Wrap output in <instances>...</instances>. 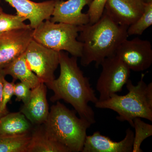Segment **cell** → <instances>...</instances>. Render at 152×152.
<instances>
[{
    "label": "cell",
    "mask_w": 152,
    "mask_h": 152,
    "mask_svg": "<svg viewBox=\"0 0 152 152\" xmlns=\"http://www.w3.org/2000/svg\"><path fill=\"white\" fill-rule=\"evenodd\" d=\"M26 19L24 17L16 15L0 13V34L22 29L30 28V25L26 24L24 21Z\"/></svg>",
    "instance_id": "cell-21"
},
{
    "label": "cell",
    "mask_w": 152,
    "mask_h": 152,
    "mask_svg": "<svg viewBox=\"0 0 152 152\" xmlns=\"http://www.w3.org/2000/svg\"><path fill=\"white\" fill-rule=\"evenodd\" d=\"M24 53L2 70L6 75H10L13 78L14 80H19L33 89L42 83L28 66Z\"/></svg>",
    "instance_id": "cell-16"
},
{
    "label": "cell",
    "mask_w": 152,
    "mask_h": 152,
    "mask_svg": "<svg viewBox=\"0 0 152 152\" xmlns=\"http://www.w3.org/2000/svg\"><path fill=\"white\" fill-rule=\"evenodd\" d=\"M128 27L117 24L104 11L97 22L81 26L77 38L83 44L81 64L86 67L95 62L98 68L106 58L115 56L129 37Z\"/></svg>",
    "instance_id": "cell-2"
},
{
    "label": "cell",
    "mask_w": 152,
    "mask_h": 152,
    "mask_svg": "<svg viewBox=\"0 0 152 152\" xmlns=\"http://www.w3.org/2000/svg\"><path fill=\"white\" fill-rule=\"evenodd\" d=\"M142 1L145 3H148L152 2V0H142Z\"/></svg>",
    "instance_id": "cell-26"
},
{
    "label": "cell",
    "mask_w": 152,
    "mask_h": 152,
    "mask_svg": "<svg viewBox=\"0 0 152 152\" xmlns=\"http://www.w3.org/2000/svg\"><path fill=\"white\" fill-rule=\"evenodd\" d=\"M133 127L135 132L134 135L132 152H143L141 149L142 142L152 135V125L147 124L137 118L133 120Z\"/></svg>",
    "instance_id": "cell-20"
},
{
    "label": "cell",
    "mask_w": 152,
    "mask_h": 152,
    "mask_svg": "<svg viewBox=\"0 0 152 152\" xmlns=\"http://www.w3.org/2000/svg\"><path fill=\"white\" fill-rule=\"evenodd\" d=\"M15 9L17 14L30 21L31 28H36L42 22L50 20L56 0L36 3L31 0H4Z\"/></svg>",
    "instance_id": "cell-13"
},
{
    "label": "cell",
    "mask_w": 152,
    "mask_h": 152,
    "mask_svg": "<svg viewBox=\"0 0 152 152\" xmlns=\"http://www.w3.org/2000/svg\"><path fill=\"white\" fill-rule=\"evenodd\" d=\"M28 66L47 85L55 78V71L59 65V52L44 46L33 39L24 53Z\"/></svg>",
    "instance_id": "cell-7"
},
{
    "label": "cell",
    "mask_w": 152,
    "mask_h": 152,
    "mask_svg": "<svg viewBox=\"0 0 152 152\" xmlns=\"http://www.w3.org/2000/svg\"><path fill=\"white\" fill-rule=\"evenodd\" d=\"M102 70L96 85L98 101L106 100L122 91L130 77L131 70L116 56L106 58L101 63Z\"/></svg>",
    "instance_id": "cell-6"
},
{
    "label": "cell",
    "mask_w": 152,
    "mask_h": 152,
    "mask_svg": "<svg viewBox=\"0 0 152 152\" xmlns=\"http://www.w3.org/2000/svg\"><path fill=\"white\" fill-rule=\"evenodd\" d=\"M3 12L2 9V8L1 7V6H0V13H1L2 12Z\"/></svg>",
    "instance_id": "cell-27"
},
{
    "label": "cell",
    "mask_w": 152,
    "mask_h": 152,
    "mask_svg": "<svg viewBox=\"0 0 152 152\" xmlns=\"http://www.w3.org/2000/svg\"><path fill=\"white\" fill-rule=\"evenodd\" d=\"M142 0H107L104 11L118 24L130 26L143 13Z\"/></svg>",
    "instance_id": "cell-11"
},
{
    "label": "cell",
    "mask_w": 152,
    "mask_h": 152,
    "mask_svg": "<svg viewBox=\"0 0 152 152\" xmlns=\"http://www.w3.org/2000/svg\"><path fill=\"white\" fill-rule=\"evenodd\" d=\"M134 135L129 128L126 131L124 138L117 142L97 131L86 136L82 152H132Z\"/></svg>",
    "instance_id": "cell-12"
},
{
    "label": "cell",
    "mask_w": 152,
    "mask_h": 152,
    "mask_svg": "<svg viewBox=\"0 0 152 152\" xmlns=\"http://www.w3.org/2000/svg\"><path fill=\"white\" fill-rule=\"evenodd\" d=\"M142 74L137 84H133L129 80L126 84L129 92L124 96L117 94L106 100L98 101L96 108L110 109L116 112L118 121H127L133 127V120L142 118L152 121V83L148 85L144 81Z\"/></svg>",
    "instance_id": "cell-4"
},
{
    "label": "cell",
    "mask_w": 152,
    "mask_h": 152,
    "mask_svg": "<svg viewBox=\"0 0 152 152\" xmlns=\"http://www.w3.org/2000/svg\"><path fill=\"white\" fill-rule=\"evenodd\" d=\"M152 25V2L146 3L143 13L134 23L128 27V36L142 35Z\"/></svg>",
    "instance_id": "cell-19"
},
{
    "label": "cell",
    "mask_w": 152,
    "mask_h": 152,
    "mask_svg": "<svg viewBox=\"0 0 152 152\" xmlns=\"http://www.w3.org/2000/svg\"><path fill=\"white\" fill-rule=\"evenodd\" d=\"M33 125L20 112L10 113L0 118V135L14 136L31 132Z\"/></svg>",
    "instance_id": "cell-15"
},
{
    "label": "cell",
    "mask_w": 152,
    "mask_h": 152,
    "mask_svg": "<svg viewBox=\"0 0 152 152\" xmlns=\"http://www.w3.org/2000/svg\"><path fill=\"white\" fill-rule=\"evenodd\" d=\"M107 0H93L89 6L88 13L89 17L90 24H94L101 18L104 10Z\"/></svg>",
    "instance_id": "cell-22"
},
{
    "label": "cell",
    "mask_w": 152,
    "mask_h": 152,
    "mask_svg": "<svg viewBox=\"0 0 152 152\" xmlns=\"http://www.w3.org/2000/svg\"><path fill=\"white\" fill-rule=\"evenodd\" d=\"M31 132L18 135H0V152H27Z\"/></svg>",
    "instance_id": "cell-18"
},
{
    "label": "cell",
    "mask_w": 152,
    "mask_h": 152,
    "mask_svg": "<svg viewBox=\"0 0 152 152\" xmlns=\"http://www.w3.org/2000/svg\"><path fill=\"white\" fill-rule=\"evenodd\" d=\"M6 76V75L4 73L3 70H0V109H1L2 99V93L4 80L5 77ZM2 116V115L1 114V111H0V118Z\"/></svg>",
    "instance_id": "cell-25"
},
{
    "label": "cell",
    "mask_w": 152,
    "mask_h": 152,
    "mask_svg": "<svg viewBox=\"0 0 152 152\" xmlns=\"http://www.w3.org/2000/svg\"><path fill=\"white\" fill-rule=\"evenodd\" d=\"M59 65L58 77L46 85L54 92L50 100L55 102L63 100L73 107L80 117L91 125L94 124V112L88 103L95 104L98 102V98L89 79L85 77L78 65L77 58L70 57L67 52L60 51Z\"/></svg>",
    "instance_id": "cell-1"
},
{
    "label": "cell",
    "mask_w": 152,
    "mask_h": 152,
    "mask_svg": "<svg viewBox=\"0 0 152 152\" xmlns=\"http://www.w3.org/2000/svg\"><path fill=\"white\" fill-rule=\"evenodd\" d=\"M47 86L44 83L31 90L28 102L22 106L20 112L33 126H40L46 121L49 114L47 99Z\"/></svg>",
    "instance_id": "cell-14"
},
{
    "label": "cell",
    "mask_w": 152,
    "mask_h": 152,
    "mask_svg": "<svg viewBox=\"0 0 152 152\" xmlns=\"http://www.w3.org/2000/svg\"><path fill=\"white\" fill-rule=\"evenodd\" d=\"M81 29L80 26L47 20L33 30V39L49 49L65 51L72 56L80 58L83 44L77 38Z\"/></svg>",
    "instance_id": "cell-5"
},
{
    "label": "cell",
    "mask_w": 152,
    "mask_h": 152,
    "mask_svg": "<svg viewBox=\"0 0 152 152\" xmlns=\"http://www.w3.org/2000/svg\"><path fill=\"white\" fill-rule=\"evenodd\" d=\"M93 0H56L50 20L77 26L89 23L88 13L82 12L85 6H89Z\"/></svg>",
    "instance_id": "cell-10"
},
{
    "label": "cell",
    "mask_w": 152,
    "mask_h": 152,
    "mask_svg": "<svg viewBox=\"0 0 152 152\" xmlns=\"http://www.w3.org/2000/svg\"><path fill=\"white\" fill-rule=\"evenodd\" d=\"M76 112L57 101L51 107L46 121L41 125L50 138L64 146L70 152H82L87 130L91 125L77 116Z\"/></svg>",
    "instance_id": "cell-3"
},
{
    "label": "cell",
    "mask_w": 152,
    "mask_h": 152,
    "mask_svg": "<svg viewBox=\"0 0 152 152\" xmlns=\"http://www.w3.org/2000/svg\"><path fill=\"white\" fill-rule=\"evenodd\" d=\"M31 90L30 87L24 83L20 82L15 84L14 95L16 97V101H22L24 104H26L31 97Z\"/></svg>",
    "instance_id": "cell-24"
},
{
    "label": "cell",
    "mask_w": 152,
    "mask_h": 152,
    "mask_svg": "<svg viewBox=\"0 0 152 152\" xmlns=\"http://www.w3.org/2000/svg\"><path fill=\"white\" fill-rule=\"evenodd\" d=\"M33 29H22L0 34V70L23 54L33 40Z\"/></svg>",
    "instance_id": "cell-9"
},
{
    "label": "cell",
    "mask_w": 152,
    "mask_h": 152,
    "mask_svg": "<svg viewBox=\"0 0 152 152\" xmlns=\"http://www.w3.org/2000/svg\"><path fill=\"white\" fill-rule=\"evenodd\" d=\"M115 56L130 70H146L152 64V48L151 42L137 37L125 40L117 49Z\"/></svg>",
    "instance_id": "cell-8"
},
{
    "label": "cell",
    "mask_w": 152,
    "mask_h": 152,
    "mask_svg": "<svg viewBox=\"0 0 152 152\" xmlns=\"http://www.w3.org/2000/svg\"><path fill=\"white\" fill-rule=\"evenodd\" d=\"M15 80L12 82H9L4 80L2 93V99L1 104V113L2 116L8 113L7 110V104L11 100V98L14 95Z\"/></svg>",
    "instance_id": "cell-23"
},
{
    "label": "cell",
    "mask_w": 152,
    "mask_h": 152,
    "mask_svg": "<svg viewBox=\"0 0 152 152\" xmlns=\"http://www.w3.org/2000/svg\"><path fill=\"white\" fill-rule=\"evenodd\" d=\"M36 126L32 131L27 152H70L65 146L50 138L41 125Z\"/></svg>",
    "instance_id": "cell-17"
}]
</instances>
